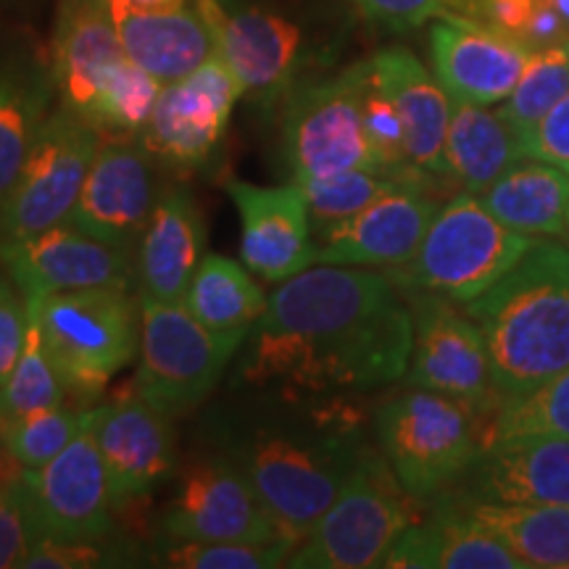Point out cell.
<instances>
[{
	"label": "cell",
	"instance_id": "29",
	"mask_svg": "<svg viewBox=\"0 0 569 569\" xmlns=\"http://www.w3.org/2000/svg\"><path fill=\"white\" fill-rule=\"evenodd\" d=\"M438 503L488 530L519 559L528 561L530 569H569V509L538 507V503L467 501L457 496H440Z\"/></svg>",
	"mask_w": 569,
	"mask_h": 569
},
{
	"label": "cell",
	"instance_id": "37",
	"mask_svg": "<svg viewBox=\"0 0 569 569\" xmlns=\"http://www.w3.org/2000/svg\"><path fill=\"white\" fill-rule=\"evenodd\" d=\"M290 543H240V540L161 538L156 565L174 569H274L290 559Z\"/></svg>",
	"mask_w": 569,
	"mask_h": 569
},
{
	"label": "cell",
	"instance_id": "19",
	"mask_svg": "<svg viewBox=\"0 0 569 569\" xmlns=\"http://www.w3.org/2000/svg\"><path fill=\"white\" fill-rule=\"evenodd\" d=\"M0 264L24 296L138 284V253L92 238L71 222L3 246Z\"/></svg>",
	"mask_w": 569,
	"mask_h": 569
},
{
	"label": "cell",
	"instance_id": "39",
	"mask_svg": "<svg viewBox=\"0 0 569 569\" xmlns=\"http://www.w3.org/2000/svg\"><path fill=\"white\" fill-rule=\"evenodd\" d=\"M148 565L142 559V549L132 546L124 538H84V540H61L42 536L24 569H106V567H138Z\"/></svg>",
	"mask_w": 569,
	"mask_h": 569
},
{
	"label": "cell",
	"instance_id": "20",
	"mask_svg": "<svg viewBox=\"0 0 569 569\" xmlns=\"http://www.w3.org/2000/svg\"><path fill=\"white\" fill-rule=\"evenodd\" d=\"M240 217V259L261 282L277 284L317 264L309 203L296 182L224 180Z\"/></svg>",
	"mask_w": 569,
	"mask_h": 569
},
{
	"label": "cell",
	"instance_id": "5",
	"mask_svg": "<svg viewBox=\"0 0 569 569\" xmlns=\"http://www.w3.org/2000/svg\"><path fill=\"white\" fill-rule=\"evenodd\" d=\"M38 301L42 343L67 396L88 407L140 356V298L127 288H82Z\"/></svg>",
	"mask_w": 569,
	"mask_h": 569
},
{
	"label": "cell",
	"instance_id": "8",
	"mask_svg": "<svg viewBox=\"0 0 569 569\" xmlns=\"http://www.w3.org/2000/svg\"><path fill=\"white\" fill-rule=\"evenodd\" d=\"M369 59L332 77L306 80L284 98L280 111V161L290 182L380 172L365 130V84ZM382 174V172H380Z\"/></svg>",
	"mask_w": 569,
	"mask_h": 569
},
{
	"label": "cell",
	"instance_id": "44",
	"mask_svg": "<svg viewBox=\"0 0 569 569\" xmlns=\"http://www.w3.org/2000/svg\"><path fill=\"white\" fill-rule=\"evenodd\" d=\"M525 156L557 163V167L569 172V92L546 113L543 122L530 134L528 146H525Z\"/></svg>",
	"mask_w": 569,
	"mask_h": 569
},
{
	"label": "cell",
	"instance_id": "48",
	"mask_svg": "<svg viewBox=\"0 0 569 569\" xmlns=\"http://www.w3.org/2000/svg\"><path fill=\"white\" fill-rule=\"evenodd\" d=\"M19 472H21V467L17 465V459L9 453V448H6L3 436H0V488H3L9 480L17 478Z\"/></svg>",
	"mask_w": 569,
	"mask_h": 569
},
{
	"label": "cell",
	"instance_id": "27",
	"mask_svg": "<svg viewBox=\"0 0 569 569\" xmlns=\"http://www.w3.org/2000/svg\"><path fill=\"white\" fill-rule=\"evenodd\" d=\"M130 59L161 84L182 80L213 53L196 3L174 11L134 9L124 0H103Z\"/></svg>",
	"mask_w": 569,
	"mask_h": 569
},
{
	"label": "cell",
	"instance_id": "15",
	"mask_svg": "<svg viewBox=\"0 0 569 569\" xmlns=\"http://www.w3.org/2000/svg\"><path fill=\"white\" fill-rule=\"evenodd\" d=\"M415 343L407 380L411 388L436 390L465 401L493 419L501 396L493 386V369L478 322L443 296L409 290Z\"/></svg>",
	"mask_w": 569,
	"mask_h": 569
},
{
	"label": "cell",
	"instance_id": "38",
	"mask_svg": "<svg viewBox=\"0 0 569 569\" xmlns=\"http://www.w3.org/2000/svg\"><path fill=\"white\" fill-rule=\"evenodd\" d=\"M398 180L380 172H367V169H356V172H343L325 177V180H306L296 182L309 203L311 224L315 234L327 230V227L346 222L348 217L359 213L365 206L382 196Z\"/></svg>",
	"mask_w": 569,
	"mask_h": 569
},
{
	"label": "cell",
	"instance_id": "17",
	"mask_svg": "<svg viewBox=\"0 0 569 569\" xmlns=\"http://www.w3.org/2000/svg\"><path fill=\"white\" fill-rule=\"evenodd\" d=\"M417 177L419 172L398 177L359 213L317 232V264L382 269L407 264L440 209L438 198L427 193Z\"/></svg>",
	"mask_w": 569,
	"mask_h": 569
},
{
	"label": "cell",
	"instance_id": "42",
	"mask_svg": "<svg viewBox=\"0 0 569 569\" xmlns=\"http://www.w3.org/2000/svg\"><path fill=\"white\" fill-rule=\"evenodd\" d=\"M536 6L538 0H443L440 13L469 19L475 24L525 40V30Z\"/></svg>",
	"mask_w": 569,
	"mask_h": 569
},
{
	"label": "cell",
	"instance_id": "22",
	"mask_svg": "<svg viewBox=\"0 0 569 569\" xmlns=\"http://www.w3.org/2000/svg\"><path fill=\"white\" fill-rule=\"evenodd\" d=\"M532 48L515 34L440 13L430 30V59L451 101L490 106L507 101Z\"/></svg>",
	"mask_w": 569,
	"mask_h": 569
},
{
	"label": "cell",
	"instance_id": "41",
	"mask_svg": "<svg viewBox=\"0 0 569 569\" xmlns=\"http://www.w3.org/2000/svg\"><path fill=\"white\" fill-rule=\"evenodd\" d=\"M42 538L24 475L0 488V569H24L34 543Z\"/></svg>",
	"mask_w": 569,
	"mask_h": 569
},
{
	"label": "cell",
	"instance_id": "1",
	"mask_svg": "<svg viewBox=\"0 0 569 569\" xmlns=\"http://www.w3.org/2000/svg\"><path fill=\"white\" fill-rule=\"evenodd\" d=\"M411 343V309L388 272L315 264L269 293L232 382L256 393H359L401 380Z\"/></svg>",
	"mask_w": 569,
	"mask_h": 569
},
{
	"label": "cell",
	"instance_id": "35",
	"mask_svg": "<svg viewBox=\"0 0 569 569\" xmlns=\"http://www.w3.org/2000/svg\"><path fill=\"white\" fill-rule=\"evenodd\" d=\"M517 436H546L569 440V369L543 386L515 398H501L488 422L486 446ZM482 446V448H486Z\"/></svg>",
	"mask_w": 569,
	"mask_h": 569
},
{
	"label": "cell",
	"instance_id": "13",
	"mask_svg": "<svg viewBox=\"0 0 569 569\" xmlns=\"http://www.w3.org/2000/svg\"><path fill=\"white\" fill-rule=\"evenodd\" d=\"M161 538L290 543L248 475L227 451L190 459L159 519ZM296 546V543H290Z\"/></svg>",
	"mask_w": 569,
	"mask_h": 569
},
{
	"label": "cell",
	"instance_id": "21",
	"mask_svg": "<svg viewBox=\"0 0 569 569\" xmlns=\"http://www.w3.org/2000/svg\"><path fill=\"white\" fill-rule=\"evenodd\" d=\"M42 536L61 540L103 538L113 532V498L101 451L88 425L59 457L21 469Z\"/></svg>",
	"mask_w": 569,
	"mask_h": 569
},
{
	"label": "cell",
	"instance_id": "3",
	"mask_svg": "<svg viewBox=\"0 0 569 569\" xmlns=\"http://www.w3.org/2000/svg\"><path fill=\"white\" fill-rule=\"evenodd\" d=\"M465 311L486 338L493 386L515 398L569 369V251L536 240Z\"/></svg>",
	"mask_w": 569,
	"mask_h": 569
},
{
	"label": "cell",
	"instance_id": "31",
	"mask_svg": "<svg viewBox=\"0 0 569 569\" xmlns=\"http://www.w3.org/2000/svg\"><path fill=\"white\" fill-rule=\"evenodd\" d=\"M498 222L525 234H569V172L549 161H517L478 196Z\"/></svg>",
	"mask_w": 569,
	"mask_h": 569
},
{
	"label": "cell",
	"instance_id": "32",
	"mask_svg": "<svg viewBox=\"0 0 569 569\" xmlns=\"http://www.w3.org/2000/svg\"><path fill=\"white\" fill-rule=\"evenodd\" d=\"M182 303L209 330L248 338L264 317L269 293L248 267L227 256L206 253Z\"/></svg>",
	"mask_w": 569,
	"mask_h": 569
},
{
	"label": "cell",
	"instance_id": "4",
	"mask_svg": "<svg viewBox=\"0 0 569 569\" xmlns=\"http://www.w3.org/2000/svg\"><path fill=\"white\" fill-rule=\"evenodd\" d=\"M51 71L61 109L103 134H140L163 88L124 51L103 0H59Z\"/></svg>",
	"mask_w": 569,
	"mask_h": 569
},
{
	"label": "cell",
	"instance_id": "14",
	"mask_svg": "<svg viewBox=\"0 0 569 569\" xmlns=\"http://www.w3.org/2000/svg\"><path fill=\"white\" fill-rule=\"evenodd\" d=\"M240 98L230 67L211 53L182 80L163 84L138 138L167 172H198L222 148Z\"/></svg>",
	"mask_w": 569,
	"mask_h": 569
},
{
	"label": "cell",
	"instance_id": "34",
	"mask_svg": "<svg viewBox=\"0 0 569 569\" xmlns=\"http://www.w3.org/2000/svg\"><path fill=\"white\" fill-rule=\"evenodd\" d=\"M569 92V38L532 51L517 88L503 103V119L522 140V151L543 117Z\"/></svg>",
	"mask_w": 569,
	"mask_h": 569
},
{
	"label": "cell",
	"instance_id": "47",
	"mask_svg": "<svg viewBox=\"0 0 569 569\" xmlns=\"http://www.w3.org/2000/svg\"><path fill=\"white\" fill-rule=\"evenodd\" d=\"M124 3L134 6V9L146 11H174V9H188L196 0H124Z\"/></svg>",
	"mask_w": 569,
	"mask_h": 569
},
{
	"label": "cell",
	"instance_id": "45",
	"mask_svg": "<svg viewBox=\"0 0 569 569\" xmlns=\"http://www.w3.org/2000/svg\"><path fill=\"white\" fill-rule=\"evenodd\" d=\"M369 19L380 21L396 32L417 30L440 17L443 0H353Z\"/></svg>",
	"mask_w": 569,
	"mask_h": 569
},
{
	"label": "cell",
	"instance_id": "46",
	"mask_svg": "<svg viewBox=\"0 0 569 569\" xmlns=\"http://www.w3.org/2000/svg\"><path fill=\"white\" fill-rule=\"evenodd\" d=\"M567 38H569L567 21L561 19L549 3L538 0L536 11H532V17L528 21V30H525V42H528L532 51H540V48L557 46V42Z\"/></svg>",
	"mask_w": 569,
	"mask_h": 569
},
{
	"label": "cell",
	"instance_id": "30",
	"mask_svg": "<svg viewBox=\"0 0 569 569\" xmlns=\"http://www.w3.org/2000/svg\"><path fill=\"white\" fill-rule=\"evenodd\" d=\"M525 159L522 140L501 111L451 101V124L446 138V174L467 193L480 196L498 177Z\"/></svg>",
	"mask_w": 569,
	"mask_h": 569
},
{
	"label": "cell",
	"instance_id": "25",
	"mask_svg": "<svg viewBox=\"0 0 569 569\" xmlns=\"http://www.w3.org/2000/svg\"><path fill=\"white\" fill-rule=\"evenodd\" d=\"M59 106L51 59L24 42L0 48V203Z\"/></svg>",
	"mask_w": 569,
	"mask_h": 569
},
{
	"label": "cell",
	"instance_id": "11",
	"mask_svg": "<svg viewBox=\"0 0 569 569\" xmlns=\"http://www.w3.org/2000/svg\"><path fill=\"white\" fill-rule=\"evenodd\" d=\"M213 53L238 80L243 98L277 111L298 84L309 80V40L303 27L259 0H196Z\"/></svg>",
	"mask_w": 569,
	"mask_h": 569
},
{
	"label": "cell",
	"instance_id": "33",
	"mask_svg": "<svg viewBox=\"0 0 569 569\" xmlns=\"http://www.w3.org/2000/svg\"><path fill=\"white\" fill-rule=\"evenodd\" d=\"M67 388H63L46 343H42L38 301L27 298L24 351H21L9 380L0 386V425L30 415V411L61 407L67 403Z\"/></svg>",
	"mask_w": 569,
	"mask_h": 569
},
{
	"label": "cell",
	"instance_id": "24",
	"mask_svg": "<svg viewBox=\"0 0 569 569\" xmlns=\"http://www.w3.org/2000/svg\"><path fill=\"white\" fill-rule=\"evenodd\" d=\"M206 256V222L184 184H167L138 243V293L182 303Z\"/></svg>",
	"mask_w": 569,
	"mask_h": 569
},
{
	"label": "cell",
	"instance_id": "40",
	"mask_svg": "<svg viewBox=\"0 0 569 569\" xmlns=\"http://www.w3.org/2000/svg\"><path fill=\"white\" fill-rule=\"evenodd\" d=\"M365 130L367 140L372 146V153L377 159L382 174L388 177H409L415 172H422L415 163L409 161L407 151V130H403L401 113H398L396 103L390 101V96L380 88L377 82L372 61H369V77L365 84Z\"/></svg>",
	"mask_w": 569,
	"mask_h": 569
},
{
	"label": "cell",
	"instance_id": "10",
	"mask_svg": "<svg viewBox=\"0 0 569 569\" xmlns=\"http://www.w3.org/2000/svg\"><path fill=\"white\" fill-rule=\"evenodd\" d=\"M138 298L142 327L134 390L167 417L188 415L213 393L246 338L209 330L184 303Z\"/></svg>",
	"mask_w": 569,
	"mask_h": 569
},
{
	"label": "cell",
	"instance_id": "28",
	"mask_svg": "<svg viewBox=\"0 0 569 569\" xmlns=\"http://www.w3.org/2000/svg\"><path fill=\"white\" fill-rule=\"evenodd\" d=\"M393 569H530L509 546L453 509L438 503L436 517L411 522L388 553Z\"/></svg>",
	"mask_w": 569,
	"mask_h": 569
},
{
	"label": "cell",
	"instance_id": "9",
	"mask_svg": "<svg viewBox=\"0 0 569 569\" xmlns=\"http://www.w3.org/2000/svg\"><path fill=\"white\" fill-rule=\"evenodd\" d=\"M411 496L382 453L365 448L332 507L290 551L293 569L386 567L403 530L415 522Z\"/></svg>",
	"mask_w": 569,
	"mask_h": 569
},
{
	"label": "cell",
	"instance_id": "23",
	"mask_svg": "<svg viewBox=\"0 0 569 569\" xmlns=\"http://www.w3.org/2000/svg\"><path fill=\"white\" fill-rule=\"evenodd\" d=\"M461 480L467 488L457 498L467 501L569 509V440L546 436L493 440Z\"/></svg>",
	"mask_w": 569,
	"mask_h": 569
},
{
	"label": "cell",
	"instance_id": "6",
	"mask_svg": "<svg viewBox=\"0 0 569 569\" xmlns=\"http://www.w3.org/2000/svg\"><path fill=\"white\" fill-rule=\"evenodd\" d=\"M375 432L411 501H438L478 461L486 427L465 401L415 388L377 409Z\"/></svg>",
	"mask_w": 569,
	"mask_h": 569
},
{
	"label": "cell",
	"instance_id": "43",
	"mask_svg": "<svg viewBox=\"0 0 569 569\" xmlns=\"http://www.w3.org/2000/svg\"><path fill=\"white\" fill-rule=\"evenodd\" d=\"M27 340V298L13 280L0 277V386L9 380Z\"/></svg>",
	"mask_w": 569,
	"mask_h": 569
},
{
	"label": "cell",
	"instance_id": "26",
	"mask_svg": "<svg viewBox=\"0 0 569 569\" xmlns=\"http://www.w3.org/2000/svg\"><path fill=\"white\" fill-rule=\"evenodd\" d=\"M369 61H372L380 88L388 92L401 113L409 161L422 172L446 174L451 96L409 48H386Z\"/></svg>",
	"mask_w": 569,
	"mask_h": 569
},
{
	"label": "cell",
	"instance_id": "49",
	"mask_svg": "<svg viewBox=\"0 0 569 569\" xmlns=\"http://www.w3.org/2000/svg\"><path fill=\"white\" fill-rule=\"evenodd\" d=\"M543 3H549L551 9L557 11L559 17L567 21V27H569V0H543Z\"/></svg>",
	"mask_w": 569,
	"mask_h": 569
},
{
	"label": "cell",
	"instance_id": "18",
	"mask_svg": "<svg viewBox=\"0 0 569 569\" xmlns=\"http://www.w3.org/2000/svg\"><path fill=\"white\" fill-rule=\"evenodd\" d=\"M88 430L101 451L113 507L127 509L172 478L177 453L172 417L138 390L90 409Z\"/></svg>",
	"mask_w": 569,
	"mask_h": 569
},
{
	"label": "cell",
	"instance_id": "36",
	"mask_svg": "<svg viewBox=\"0 0 569 569\" xmlns=\"http://www.w3.org/2000/svg\"><path fill=\"white\" fill-rule=\"evenodd\" d=\"M90 409H71L67 403L0 425L6 448L21 469H38L59 457L88 425Z\"/></svg>",
	"mask_w": 569,
	"mask_h": 569
},
{
	"label": "cell",
	"instance_id": "16",
	"mask_svg": "<svg viewBox=\"0 0 569 569\" xmlns=\"http://www.w3.org/2000/svg\"><path fill=\"white\" fill-rule=\"evenodd\" d=\"M138 134H103L69 222L92 238L138 253L163 184Z\"/></svg>",
	"mask_w": 569,
	"mask_h": 569
},
{
	"label": "cell",
	"instance_id": "2",
	"mask_svg": "<svg viewBox=\"0 0 569 569\" xmlns=\"http://www.w3.org/2000/svg\"><path fill=\"white\" fill-rule=\"evenodd\" d=\"M219 440L296 546L332 507L367 448L356 411L338 396L267 393L230 411Z\"/></svg>",
	"mask_w": 569,
	"mask_h": 569
},
{
	"label": "cell",
	"instance_id": "7",
	"mask_svg": "<svg viewBox=\"0 0 569 569\" xmlns=\"http://www.w3.org/2000/svg\"><path fill=\"white\" fill-rule=\"evenodd\" d=\"M536 240L511 230L475 193H457L440 206L425 240L407 264L390 269L398 290H422L469 303L517 267Z\"/></svg>",
	"mask_w": 569,
	"mask_h": 569
},
{
	"label": "cell",
	"instance_id": "12",
	"mask_svg": "<svg viewBox=\"0 0 569 569\" xmlns=\"http://www.w3.org/2000/svg\"><path fill=\"white\" fill-rule=\"evenodd\" d=\"M103 132L56 106L0 203V248L69 222Z\"/></svg>",
	"mask_w": 569,
	"mask_h": 569
}]
</instances>
